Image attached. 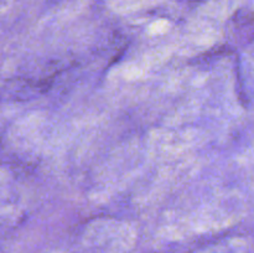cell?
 I'll use <instances>...</instances> for the list:
<instances>
[{
  "label": "cell",
  "mask_w": 254,
  "mask_h": 253,
  "mask_svg": "<svg viewBox=\"0 0 254 253\" xmlns=\"http://www.w3.org/2000/svg\"><path fill=\"white\" fill-rule=\"evenodd\" d=\"M171 55H173V50L170 47H158V49L150 50L149 52H146L143 59H141L140 63L143 64L146 71L150 72L151 69L163 66L170 59Z\"/></svg>",
  "instance_id": "cell-2"
},
{
  "label": "cell",
  "mask_w": 254,
  "mask_h": 253,
  "mask_svg": "<svg viewBox=\"0 0 254 253\" xmlns=\"http://www.w3.org/2000/svg\"><path fill=\"white\" fill-rule=\"evenodd\" d=\"M119 73H121V77H123L127 81H139L148 77L149 72L144 68L140 62H129L122 67Z\"/></svg>",
  "instance_id": "cell-3"
},
{
  "label": "cell",
  "mask_w": 254,
  "mask_h": 253,
  "mask_svg": "<svg viewBox=\"0 0 254 253\" xmlns=\"http://www.w3.org/2000/svg\"><path fill=\"white\" fill-rule=\"evenodd\" d=\"M201 144V131L196 129H156L148 139V151L151 158L161 161H173L185 156Z\"/></svg>",
  "instance_id": "cell-1"
}]
</instances>
